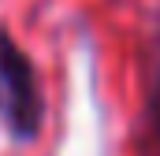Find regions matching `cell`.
<instances>
[{
    "label": "cell",
    "instance_id": "obj_1",
    "mask_svg": "<svg viewBox=\"0 0 160 156\" xmlns=\"http://www.w3.org/2000/svg\"><path fill=\"white\" fill-rule=\"evenodd\" d=\"M0 119L19 141H30L41 123V97H38V82H34V67L4 30H0Z\"/></svg>",
    "mask_w": 160,
    "mask_h": 156
}]
</instances>
